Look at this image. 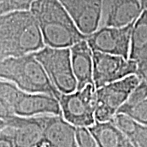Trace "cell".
<instances>
[{"label": "cell", "instance_id": "cell-1", "mask_svg": "<svg viewBox=\"0 0 147 147\" xmlns=\"http://www.w3.org/2000/svg\"><path fill=\"white\" fill-rule=\"evenodd\" d=\"M45 46L30 11H16L0 16V61L36 53Z\"/></svg>", "mask_w": 147, "mask_h": 147}, {"label": "cell", "instance_id": "cell-2", "mask_svg": "<svg viewBox=\"0 0 147 147\" xmlns=\"http://www.w3.org/2000/svg\"><path fill=\"white\" fill-rule=\"evenodd\" d=\"M30 11L38 24L46 46L70 48L87 38L59 0H35Z\"/></svg>", "mask_w": 147, "mask_h": 147}, {"label": "cell", "instance_id": "cell-3", "mask_svg": "<svg viewBox=\"0 0 147 147\" xmlns=\"http://www.w3.org/2000/svg\"><path fill=\"white\" fill-rule=\"evenodd\" d=\"M0 79L11 82L30 93H45L57 99L61 94L53 86L34 53L1 61Z\"/></svg>", "mask_w": 147, "mask_h": 147}, {"label": "cell", "instance_id": "cell-4", "mask_svg": "<svg viewBox=\"0 0 147 147\" xmlns=\"http://www.w3.org/2000/svg\"><path fill=\"white\" fill-rule=\"evenodd\" d=\"M34 54L42 64L53 86L61 94H69L77 90L78 84L72 68L70 48L45 46Z\"/></svg>", "mask_w": 147, "mask_h": 147}, {"label": "cell", "instance_id": "cell-5", "mask_svg": "<svg viewBox=\"0 0 147 147\" xmlns=\"http://www.w3.org/2000/svg\"><path fill=\"white\" fill-rule=\"evenodd\" d=\"M96 88L92 84L69 94H61V115L68 123L78 127H89L96 123Z\"/></svg>", "mask_w": 147, "mask_h": 147}, {"label": "cell", "instance_id": "cell-6", "mask_svg": "<svg viewBox=\"0 0 147 147\" xmlns=\"http://www.w3.org/2000/svg\"><path fill=\"white\" fill-rule=\"evenodd\" d=\"M141 81L142 79L137 74H131L97 88L96 91V122L112 120L119 109L127 100L131 92Z\"/></svg>", "mask_w": 147, "mask_h": 147}, {"label": "cell", "instance_id": "cell-7", "mask_svg": "<svg viewBox=\"0 0 147 147\" xmlns=\"http://www.w3.org/2000/svg\"><path fill=\"white\" fill-rule=\"evenodd\" d=\"M133 24L123 27H100L87 36L92 52L106 53L129 59Z\"/></svg>", "mask_w": 147, "mask_h": 147}, {"label": "cell", "instance_id": "cell-8", "mask_svg": "<svg viewBox=\"0 0 147 147\" xmlns=\"http://www.w3.org/2000/svg\"><path fill=\"white\" fill-rule=\"evenodd\" d=\"M93 82L96 89L137 74V63L131 59L93 52Z\"/></svg>", "mask_w": 147, "mask_h": 147}, {"label": "cell", "instance_id": "cell-9", "mask_svg": "<svg viewBox=\"0 0 147 147\" xmlns=\"http://www.w3.org/2000/svg\"><path fill=\"white\" fill-rule=\"evenodd\" d=\"M46 115L21 117L11 115L5 119L3 131L12 137L15 147H43Z\"/></svg>", "mask_w": 147, "mask_h": 147}, {"label": "cell", "instance_id": "cell-10", "mask_svg": "<svg viewBox=\"0 0 147 147\" xmlns=\"http://www.w3.org/2000/svg\"><path fill=\"white\" fill-rule=\"evenodd\" d=\"M13 115L34 117L41 115H62L57 98L45 93H30L19 88L11 103Z\"/></svg>", "mask_w": 147, "mask_h": 147}, {"label": "cell", "instance_id": "cell-11", "mask_svg": "<svg viewBox=\"0 0 147 147\" xmlns=\"http://www.w3.org/2000/svg\"><path fill=\"white\" fill-rule=\"evenodd\" d=\"M79 30L88 36L100 27L102 0H59Z\"/></svg>", "mask_w": 147, "mask_h": 147}, {"label": "cell", "instance_id": "cell-12", "mask_svg": "<svg viewBox=\"0 0 147 147\" xmlns=\"http://www.w3.org/2000/svg\"><path fill=\"white\" fill-rule=\"evenodd\" d=\"M143 11L139 0H102L100 27L128 26L137 21Z\"/></svg>", "mask_w": 147, "mask_h": 147}, {"label": "cell", "instance_id": "cell-13", "mask_svg": "<svg viewBox=\"0 0 147 147\" xmlns=\"http://www.w3.org/2000/svg\"><path fill=\"white\" fill-rule=\"evenodd\" d=\"M129 59L137 65V75L147 82V10L133 24Z\"/></svg>", "mask_w": 147, "mask_h": 147}, {"label": "cell", "instance_id": "cell-14", "mask_svg": "<svg viewBox=\"0 0 147 147\" xmlns=\"http://www.w3.org/2000/svg\"><path fill=\"white\" fill-rule=\"evenodd\" d=\"M44 139L51 147H78L76 127L62 115H46Z\"/></svg>", "mask_w": 147, "mask_h": 147}, {"label": "cell", "instance_id": "cell-15", "mask_svg": "<svg viewBox=\"0 0 147 147\" xmlns=\"http://www.w3.org/2000/svg\"><path fill=\"white\" fill-rule=\"evenodd\" d=\"M92 53L86 39L70 47L72 68L78 84L77 90L83 89L88 84L94 85Z\"/></svg>", "mask_w": 147, "mask_h": 147}, {"label": "cell", "instance_id": "cell-16", "mask_svg": "<svg viewBox=\"0 0 147 147\" xmlns=\"http://www.w3.org/2000/svg\"><path fill=\"white\" fill-rule=\"evenodd\" d=\"M98 147H134L131 141L111 122H96L88 127Z\"/></svg>", "mask_w": 147, "mask_h": 147}, {"label": "cell", "instance_id": "cell-17", "mask_svg": "<svg viewBox=\"0 0 147 147\" xmlns=\"http://www.w3.org/2000/svg\"><path fill=\"white\" fill-rule=\"evenodd\" d=\"M117 113L124 114L139 124L147 127V99L135 104L125 102Z\"/></svg>", "mask_w": 147, "mask_h": 147}, {"label": "cell", "instance_id": "cell-18", "mask_svg": "<svg viewBox=\"0 0 147 147\" xmlns=\"http://www.w3.org/2000/svg\"><path fill=\"white\" fill-rule=\"evenodd\" d=\"M111 122L120 130L130 141H133L137 137L142 125L124 114L117 113Z\"/></svg>", "mask_w": 147, "mask_h": 147}, {"label": "cell", "instance_id": "cell-19", "mask_svg": "<svg viewBox=\"0 0 147 147\" xmlns=\"http://www.w3.org/2000/svg\"><path fill=\"white\" fill-rule=\"evenodd\" d=\"M35 0H0V16L16 11L30 10Z\"/></svg>", "mask_w": 147, "mask_h": 147}, {"label": "cell", "instance_id": "cell-20", "mask_svg": "<svg viewBox=\"0 0 147 147\" xmlns=\"http://www.w3.org/2000/svg\"><path fill=\"white\" fill-rule=\"evenodd\" d=\"M76 142L78 147H98L88 127H76Z\"/></svg>", "mask_w": 147, "mask_h": 147}, {"label": "cell", "instance_id": "cell-21", "mask_svg": "<svg viewBox=\"0 0 147 147\" xmlns=\"http://www.w3.org/2000/svg\"><path fill=\"white\" fill-rule=\"evenodd\" d=\"M147 99V82L142 80L129 96L127 103L135 104Z\"/></svg>", "mask_w": 147, "mask_h": 147}, {"label": "cell", "instance_id": "cell-22", "mask_svg": "<svg viewBox=\"0 0 147 147\" xmlns=\"http://www.w3.org/2000/svg\"><path fill=\"white\" fill-rule=\"evenodd\" d=\"M0 147H15L12 137L4 131L0 132Z\"/></svg>", "mask_w": 147, "mask_h": 147}, {"label": "cell", "instance_id": "cell-23", "mask_svg": "<svg viewBox=\"0 0 147 147\" xmlns=\"http://www.w3.org/2000/svg\"><path fill=\"white\" fill-rule=\"evenodd\" d=\"M11 115H13L11 111L10 108L7 106L5 101L0 96V119L5 120Z\"/></svg>", "mask_w": 147, "mask_h": 147}, {"label": "cell", "instance_id": "cell-24", "mask_svg": "<svg viewBox=\"0 0 147 147\" xmlns=\"http://www.w3.org/2000/svg\"><path fill=\"white\" fill-rule=\"evenodd\" d=\"M6 127H7V123H6V121L4 120V119H0V132H2V131H3Z\"/></svg>", "mask_w": 147, "mask_h": 147}, {"label": "cell", "instance_id": "cell-25", "mask_svg": "<svg viewBox=\"0 0 147 147\" xmlns=\"http://www.w3.org/2000/svg\"><path fill=\"white\" fill-rule=\"evenodd\" d=\"M144 10H147V0H139Z\"/></svg>", "mask_w": 147, "mask_h": 147}, {"label": "cell", "instance_id": "cell-26", "mask_svg": "<svg viewBox=\"0 0 147 147\" xmlns=\"http://www.w3.org/2000/svg\"><path fill=\"white\" fill-rule=\"evenodd\" d=\"M43 147H51V146H49V145L47 144V142H46V144H45V146H43Z\"/></svg>", "mask_w": 147, "mask_h": 147}, {"label": "cell", "instance_id": "cell-27", "mask_svg": "<svg viewBox=\"0 0 147 147\" xmlns=\"http://www.w3.org/2000/svg\"><path fill=\"white\" fill-rule=\"evenodd\" d=\"M132 145H133V144H132ZM133 146H134V147H139L138 146H137V145H133Z\"/></svg>", "mask_w": 147, "mask_h": 147}]
</instances>
